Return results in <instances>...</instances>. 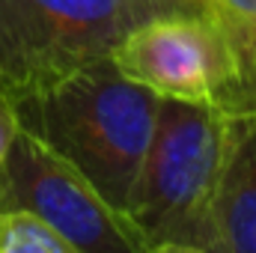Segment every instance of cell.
Segmentation results:
<instances>
[{"label":"cell","instance_id":"obj_1","mask_svg":"<svg viewBox=\"0 0 256 253\" xmlns=\"http://www.w3.org/2000/svg\"><path fill=\"white\" fill-rule=\"evenodd\" d=\"M161 96L126 78L110 57L12 104L18 126L68 161L126 214Z\"/></svg>","mask_w":256,"mask_h":253},{"label":"cell","instance_id":"obj_2","mask_svg":"<svg viewBox=\"0 0 256 253\" xmlns=\"http://www.w3.org/2000/svg\"><path fill=\"white\" fill-rule=\"evenodd\" d=\"M236 114L161 98L146 155L140 161L126 218L143 248H212V212L226 164Z\"/></svg>","mask_w":256,"mask_h":253},{"label":"cell","instance_id":"obj_3","mask_svg":"<svg viewBox=\"0 0 256 253\" xmlns=\"http://www.w3.org/2000/svg\"><path fill=\"white\" fill-rule=\"evenodd\" d=\"M194 0H0V96L12 104L104 60L137 24Z\"/></svg>","mask_w":256,"mask_h":253},{"label":"cell","instance_id":"obj_4","mask_svg":"<svg viewBox=\"0 0 256 253\" xmlns=\"http://www.w3.org/2000/svg\"><path fill=\"white\" fill-rule=\"evenodd\" d=\"M24 208L80 253H143L128 218L36 134L18 128L0 179V212Z\"/></svg>","mask_w":256,"mask_h":253},{"label":"cell","instance_id":"obj_5","mask_svg":"<svg viewBox=\"0 0 256 253\" xmlns=\"http://www.w3.org/2000/svg\"><path fill=\"white\" fill-rule=\"evenodd\" d=\"M116 68L161 98L232 108L236 63L224 27L208 6L155 15L114 48Z\"/></svg>","mask_w":256,"mask_h":253},{"label":"cell","instance_id":"obj_6","mask_svg":"<svg viewBox=\"0 0 256 253\" xmlns=\"http://www.w3.org/2000/svg\"><path fill=\"white\" fill-rule=\"evenodd\" d=\"M212 248L256 253V114H236L232 140L212 212Z\"/></svg>","mask_w":256,"mask_h":253},{"label":"cell","instance_id":"obj_7","mask_svg":"<svg viewBox=\"0 0 256 253\" xmlns=\"http://www.w3.org/2000/svg\"><path fill=\"white\" fill-rule=\"evenodd\" d=\"M214 18L226 33L236 63V92L230 114H256V18Z\"/></svg>","mask_w":256,"mask_h":253},{"label":"cell","instance_id":"obj_8","mask_svg":"<svg viewBox=\"0 0 256 253\" xmlns=\"http://www.w3.org/2000/svg\"><path fill=\"white\" fill-rule=\"evenodd\" d=\"M0 253H80L57 230L24 208L0 212Z\"/></svg>","mask_w":256,"mask_h":253},{"label":"cell","instance_id":"obj_9","mask_svg":"<svg viewBox=\"0 0 256 253\" xmlns=\"http://www.w3.org/2000/svg\"><path fill=\"white\" fill-rule=\"evenodd\" d=\"M18 116H15V108L6 96H0V179H3V167H6V155L12 149V140L18 134Z\"/></svg>","mask_w":256,"mask_h":253},{"label":"cell","instance_id":"obj_10","mask_svg":"<svg viewBox=\"0 0 256 253\" xmlns=\"http://www.w3.org/2000/svg\"><path fill=\"white\" fill-rule=\"evenodd\" d=\"M206 6L224 18H256V0H206Z\"/></svg>","mask_w":256,"mask_h":253},{"label":"cell","instance_id":"obj_11","mask_svg":"<svg viewBox=\"0 0 256 253\" xmlns=\"http://www.w3.org/2000/svg\"><path fill=\"white\" fill-rule=\"evenodd\" d=\"M143 253H206L200 248H182V244H158V248H146Z\"/></svg>","mask_w":256,"mask_h":253},{"label":"cell","instance_id":"obj_12","mask_svg":"<svg viewBox=\"0 0 256 253\" xmlns=\"http://www.w3.org/2000/svg\"><path fill=\"white\" fill-rule=\"evenodd\" d=\"M206 253H220V250H214V248H206Z\"/></svg>","mask_w":256,"mask_h":253},{"label":"cell","instance_id":"obj_13","mask_svg":"<svg viewBox=\"0 0 256 253\" xmlns=\"http://www.w3.org/2000/svg\"><path fill=\"white\" fill-rule=\"evenodd\" d=\"M194 3H206V0H194Z\"/></svg>","mask_w":256,"mask_h":253}]
</instances>
